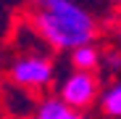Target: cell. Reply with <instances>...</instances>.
<instances>
[{"instance_id": "ba28073f", "label": "cell", "mask_w": 121, "mask_h": 119, "mask_svg": "<svg viewBox=\"0 0 121 119\" xmlns=\"http://www.w3.org/2000/svg\"><path fill=\"white\" fill-rule=\"evenodd\" d=\"M111 37H113V43L121 48V16L116 19V21L111 24Z\"/></svg>"}, {"instance_id": "7a4b0ae2", "label": "cell", "mask_w": 121, "mask_h": 119, "mask_svg": "<svg viewBox=\"0 0 121 119\" xmlns=\"http://www.w3.org/2000/svg\"><path fill=\"white\" fill-rule=\"evenodd\" d=\"M48 48L18 50L8 66V82L24 87L34 95H45L55 87V61Z\"/></svg>"}, {"instance_id": "3957f363", "label": "cell", "mask_w": 121, "mask_h": 119, "mask_svg": "<svg viewBox=\"0 0 121 119\" xmlns=\"http://www.w3.org/2000/svg\"><path fill=\"white\" fill-rule=\"evenodd\" d=\"M53 93L63 98L69 106L90 111V109H97L100 93H103V77L87 69H71L69 74L60 77V82H55Z\"/></svg>"}, {"instance_id": "6da1fadb", "label": "cell", "mask_w": 121, "mask_h": 119, "mask_svg": "<svg viewBox=\"0 0 121 119\" xmlns=\"http://www.w3.org/2000/svg\"><path fill=\"white\" fill-rule=\"evenodd\" d=\"M21 19L55 56H69L76 45L95 43L103 32L95 11L79 0H26Z\"/></svg>"}, {"instance_id": "9c48e42d", "label": "cell", "mask_w": 121, "mask_h": 119, "mask_svg": "<svg viewBox=\"0 0 121 119\" xmlns=\"http://www.w3.org/2000/svg\"><path fill=\"white\" fill-rule=\"evenodd\" d=\"M108 3H111L113 8H118V11H121V0H108Z\"/></svg>"}, {"instance_id": "52a82bcc", "label": "cell", "mask_w": 121, "mask_h": 119, "mask_svg": "<svg viewBox=\"0 0 121 119\" xmlns=\"http://www.w3.org/2000/svg\"><path fill=\"white\" fill-rule=\"evenodd\" d=\"M97 74L103 77V82H111V79H118V77H121V48H118L116 43L108 45V48H103Z\"/></svg>"}, {"instance_id": "5b68a950", "label": "cell", "mask_w": 121, "mask_h": 119, "mask_svg": "<svg viewBox=\"0 0 121 119\" xmlns=\"http://www.w3.org/2000/svg\"><path fill=\"white\" fill-rule=\"evenodd\" d=\"M100 50L97 40L95 43H84V45H76L71 53H69V66L71 69H87V71H97L100 69Z\"/></svg>"}, {"instance_id": "8992f818", "label": "cell", "mask_w": 121, "mask_h": 119, "mask_svg": "<svg viewBox=\"0 0 121 119\" xmlns=\"http://www.w3.org/2000/svg\"><path fill=\"white\" fill-rule=\"evenodd\" d=\"M97 111L105 119H121V77L111 79V85L103 87L97 101Z\"/></svg>"}, {"instance_id": "277c9868", "label": "cell", "mask_w": 121, "mask_h": 119, "mask_svg": "<svg viewBox=\"0 0 121 119\" xmlns=\"http://www.w3.org/2000/svg\"><path fill=\"white\" fill-rule=\"evenodd\" d=\"M29 119H90L87 111L69 106L63 98H58L55 93H45L37 98V106Z\"/></svg>"}]
</instances>
